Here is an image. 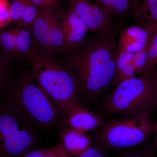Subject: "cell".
<instances>
[{"mask_svg":"<svg viewBox=\"0 0 157 157\" xmlns=\"http://www.w3.org/2000/svg\"></svg>","mask_w":157,"mask_h":157,"instance_id":"cell-32","label":"cell"},{"mask_svg":"<svg viewBox=\"0 0 157 157\" xmlns=\"http://www.w3.org/2000/svg\"><path fill=\"white\" fill-rule=\"evenodd\" d=\"M148 48L134 54L132 63L135 67L136 73L143 74L146 72Z\"/></svg>","mask_w":157,"mask_h":157,"instance_id":"cell-21","label":"cell"},{"mask_svg":"<svg viewBox=\"0 0 157 157\" xmlns=\"http://www.w3.org/2000/svg\"><path fill=\"white\" fill-rule=\"evenodd\" d=\"M11 96V101L30 120L40 125H49L57 118L58 109L32 72L23 77Z\"/></svg>","mask_w":157,"mask_h":157,"instance_id":"cell-6","label":"cell"},{"mask_svg":"<svg viewBox=\"0 0 157 157\" xmlns=\"http://www.w3.org/2000/svg\"><path fill=\"white\" fill-rule=\"evenodd\" d=\"M53 55L37 47L27 60L39 84L67 115L70 108L78 103L79 82L73 73L58 63Z\"/></svg>","mask_w":157,"mask_h":157,"instance_id":"cell-3","label":"cell"},{"mask_svg":"<svg viewBox=\"0 0 157 157\" xmlns=\"http://www.w3.org/2000/svg\"><path fill=\"white\" fill-rule=\"evenodd\" d=\"M1 50L8 61L27 60L37 48L29 29L12 28L0 35Z\"/></svg>","mask_w":157,"mask_h":157,"instance_id":"cell-9","label":"cell"},{"mask_svg":"<svg viewBox=\"0 0 157 157\" xmlns=\"http://www.w3.org/2000/svg\"><path fill=\"white\" fill-rule=\"evenodd\" d=\"M62 25L66 42L65 51L84 42L89 31L81 17L70 6L62 16Z\"/></svg>","mask_w":157,"mask_h":157,"instance_id":"cell-11","label":"cell"},{"mask_svg":"<svg viewBox=\"0 0 157 157\" xmlns=\"http://www.w3.org/2000/svg\"><path fill=\"white\" fill-rule=\"evenodd\" d=\"M25 0H11L10 4V20L20 26L21 21V15Z\"/></svg>","mask_w":157,"mask_h":157,"instance_id":"cell-20","label":"cell"},{"mask_svg":"<svg viewBox=\"0 0 157 157\" xmlns=\"http://www.w3.org/2000/svg\"><path fill=\"white\" fill-rule=\"evenodd\" d=\"M70 155L66 151L64 146L61 149L56 157H70Z\"/></svg>","mask_w":157,"mask_h":157,"instance_id":"cell-30","label":"cell"},{"mask_svg":"<svg viewBox=\"0 0 157 157\" xmlns=\"http://www.w3.org/2000/svg\"><path fill=\"white\" fill-rule=\"evenodd\" d=\"M104 8L111 17H124L130 13L132 0H90Z\"/></svg>","mask_w":157,"mask_h":157,"instance_id":"cell-15","label":"cell"},{"mask_svg":"<svg viewBox=\"0 0 157 157\" xmlns=\"http://www.w3.org/2000/svg\"><path fill=\"white\" fill-rule=\"evenodd\" d=\"M96 130L95 143L106 150L132 148L145 143L153 132L150 118L122 116Z\"/></svg>","mask_w":157,"mask_h":157,"instance_id":"cell-4","label":"cell"},{"mask_svg":"<svg viewBox=\"0 0 157 157\" xmlns=\"http://www.w3.org/2000/svg\"><path fill=\"white\" fill-rule=\"evenodd\" d=\"M157 65V30L152 37L147 52L146 72L153 70Z\"/></svg>","mask_w":157,"mask_h":157,"instance_id":"cell-19","label":"cell"},{"mask_svg":"<svg viewBox=\"0 0 157 157\" xmlns=\"http://www.w3.org/2000/svg\"><path fill=\"white\" fill-rule=\"evenodd\" d=\"M107 116L150 118L157 109V69L118 83L104 99Z\"/></svg>","mask_w":157,"mask_h":157,"instance_id":"cell-2","label":"cell"},{"mask_svg":"<svg viewBox=\"0 0 157 157\" xmlns=\"http://www.w3.org/2000/svg\"><path fill=\"white\" fill-rule=\"evenodd\" d=\"M59 13L55 5L43 8L29 27L32 37L37 47L54 53L66 51V45Z\"/></svg>","mask_w":157,"mask_h":157,"instance_id":"cell-7","label":"cell"},{"mask_svg":"<svg viewBox=\"0 0 157 157\" xmlns=\"http://www.w3.org/2000/svg\"><path fill=\"white\" fill-rule=\"evenodd\" d=\"M151 39L131 40L125 42H118L117 51L118 52L125 51L135 54L148 48Z\"/></svg>","mask_w":157,"mask_h":157,"instance_id":"cell-17","label":"cell"},{"mask_svg":"<svg viewBox=\"0 0 157 157\" xmlns=\"http://www.w3.org/2000/svg\"><path fill=\"white\" fill-rule=\"evenodd\" d=\"M48 148H42L29 151L22 157H41L48 151Z\"/></svg>","mask_w":157,"mask_h":157,"instance_id":"cell-27","label":"cell"},{"mask_svg":"<svg viewBox=\"0 0 157 157\" xmlns=\"http://www.w3.org/2000/svg\"><path fill=\"white\" fill-rule=\"evenodd\" d=\"M153 132L155 134L154 146L155 148L157 149V122L154 123H153Z\"/></svg>","mask_w":157,"mask_h":157,"instance_id":"cell-29","label":"cell"},{"mask_svg":"<svg viewBox=\"0 0 157 157\" xmlns=\"http://www.w3.org/2000/svg\"><path fill=\"white\" fill-rule=\"evenodd\" d=\"M78 157H110L107 150L103 148L98 144H92L91 146Z\"/></svg>","mask_w":157,"mask_h":157,"instance_id":"cell-24","label":"cell"},{"mask_svg":"<svg viewBox=\"0 0 157 157\" xmlns=\"http://www.w3.org/2000/svg\"><path fill=\"white\" fill-rule=\"evenodd\" d=\"M155 149L154 146H142L135 149L126 151L118 157H157Z\"/></svg>","mask_w":157,"mask_h":157,"instance_id":"cell-18","label":"cell"},{"mask_svg":"<svg viewBox=\"0 0 157 157\" xmlns=\"http://www.w3.org/2000/svg\"><path fill=\"white\" fill-rule=\"evenodd\" d=\"M70 5L81 17L89 31L98 36L116 34L117 29L112 17L106 10L90 0H69Z\"/></svg>","mask_w":157,"mask_h":157,"instance_id":"cell-8","label":"cell"},{"mask_svg":"<svg viewBox=\"0 0 157 157\" xmlns=\"http://www.w3.org/2000/svg\"><path fill=\"white\" fill-rule=\"evenodd\" d=\"M136 70L134 65L132 63L117 75L118 83L121 82L134 78L136 76Z\"/></svg>","mask_w":157,"mask_h":157,"instance_id":"cell-25","label":"cell"},{"mask_svg":"<svg viewBox=\"0 0 157 157\" xmlns=\"http://www.w3.org/2000/svg\"><path fill=\"white\" fill-rule=\"evenodd\" d=\"M64 121L68 127L79 132L96 131L107 121L101 116L77 103L70 108Z\"/></svg>","mask_w":157,"mask_h":157,"instance_id":"cell-10","label":"cell"},{"mask_svg":"<svg viewBox=\"0 0 157 157\" xmlns=\"http://www.w3.org/2000/svg\"><path fill=\"white\" fill-rule=\"evenodd\" d=\"M157 30L156 25L149 26L140 25L130 26L121 30L118 42L131 40L151 39Z\"/></svg>","mask_w":157,"mask_h":157,"instance_id":"cell-14","label":"cell"},{"mask_svg":"<svg viewBox=\"0 0 157 157\" xmlns=\"http://www.w3.org/2000/svg\"><path fill=\"white\" fill-rule=\"evenodd\" d=\"M30 1L41 9L46 8V7L55 5V4H51L48 3L46 0H30Z\"/></svg>","mask_w":157,"mask_h":157,"instance_id":"cell-28","label":"cell"},{"mask_svg":"<svg viewBox=\"0 0 157 157\" xmlns=\"http://www.w3.org/2000/svg\"><path fill=\"white\" fill-rule=\"evenodd\" d=\"M134 56V53L125 51H118L116 59L117 76L125 68L132 63Z\"/></svg>","mask_w":157,"mask_h":157,"instance_id":"cell-22","label":"cell"},{"mask_svg":"<svg viewBox=\"0 0 157 157\" xmlns=\"http://www.w3.org/2000/svg\"><path fill=\"white\" fill-rule=\"evenodd\" d=\"M66 52V67L78 79L80 91L87 95L98 96L113 83H118L115 34L86 39Z\"/></svg>","mask_w":157,"mask_h":157,"instance_id":"cell-1","label":"cell"},{"mask_svg":"<svg viewBox=\"0 0 157 157\" xmlns=\"http://www.w3.org/2000/svg\"><path fill=\"white\" fill-rule=\"evenodd\" d=\"M46 1L51 4H54L56 0H46Z\"/></svg>","mask_w":157,"mask_h":157,"instance_id":"cell-31","label":"cell"},{"mask_svg":"<svg viewBox=\"0 0 157 157\" xmlns=\"http://www.w3.org/2000/svg\"><path fill=\"white\" fill-rule=\"evenodd\" d=\"M10 4L8 0H0V27L1 29L9 25L10 18Z\"/></svg>","mask_w":157,"mask_h":157,"instance_id":"cell-23","label":"cell"},{"mask_svg":"<svg viewBox=\"0 0 157 157\" xmlns=\"http://www.w3.org/2000/svg\"><path fill=\"white\" fill-rule=\"evenodd\" d=\"M29 117L12 102L0 116L1 156H23L33 145L35 135Z\"/></svg>","mask_w":157,"mask_h":157,"instance_id":"cell-5","label":"cell"},{"mask_svg":"<svg viewBox=\"0 0 157 157\" xmlns=\"http://www.w3.org/2000/svg\"><path fill=\"white\" fill-rule=\"evenodd\" d=\"M41 9L30 0H25L20 26H22L24 28L29 27Z\"/></svg>","mask_w":157,"mask_h":157,"instance_id":"cell-16","label":"cell"},{"mask_svg":"<svg viewBox=\"0 0 157 157\" xmlns=\"http://www.w3.org/2000/svg\"><path fill=\"white\" fill-rule=\"evenodd\" d=\"M130 14L138 25H157V0H132Z\"/></svg>","mask_w":157,"mask_h":157,"instance_id":"cell-13","label":"cell"},{"mask_svg":"<svg viewBox=\"0 0 157 157\" xmlns=\"http://www.w3.org/2000/svg\"><path fill=\"white\" fill-rule=\"evenodd\" d=\"M63 147V144L58 143L54 147L48 148V151L41 157H56Z\"/></svg>","mask_w":157,"mask_h":157,"instance_id":"cell-26","label":"cell"},{"mask_svg":"<svg viewBox=\"0 0 157 157\" xmlns=\"http://www.w3.org/2000/svg\"><path fill=\"white\" fill-rule=\"evenodd\" d=\"M60 135L63 145L70 155L78 157L93 144L92 139L86 132H79L69 127L63 128Z\"/></svg>","mask_w":157,"mask_h":157,"instance_id":"cell-12","label":"cell"}]
</instances>
